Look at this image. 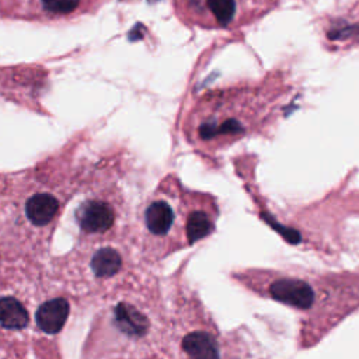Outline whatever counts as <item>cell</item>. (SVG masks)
I'll list each match as a JSON object with an SVG mask.
<instances>
[{
	"label": "cell",
	"mask_w": 359,
	"mask_h": 359,
	"mask_svg": "<svg viewBox=\"0 0 359 359\" xmlns=\"http://www.w3.org/2000/svg\"><path fill=\"white\" fill-rule=\"evenodd\" d=\"M48 266L77 306L94 303L144 268L137 259L132 233L112 238L74 240L72 248L52 257Z\"/></svg>",
	"instance_id": "277c9868"
},
{
	"label": "cell",
	"mask_w": 359,
	"mask_h": 359,
	"mask_svg": "<svg viewBox=\"0 0 359 359\" xmlns=\"http://www.w3.org/2000/svg\"><path fill=\"white\" fill-rule=\"evenodd\" d=\"M73 212L76 240L112 238L132 233V213L118 174L86 171Z\"/></svg>",
	"instance_id": "52a82bcc"
},
{
	"label": "cell",
	"mask_w": 359,
	"mask_h": 359,
	"mask_svg": "<svg viewBox=\"0 0 359 359\" xmlns=\"http://www.w3.org/2000/svg\"><path fill=\"white\" fill-rule=\"evenodd\" d=\"M84 172L49 161L0 178V258L49 262L53 233Z\"/></svg>",
	"instance_id": "7a4b0ae2"
},
{
	"label": "cell",
	"mask_w": 359,
	"mask_h": 359,
	"mask_svg": "<svg viewBox=\"0 0 359 359\" xmlns=\"http://www.w3.org/2000/svg\"><path fill=\"white\" fill-rule=\"evenodd\" d=\"M55 283L48 264L0 258V342L31 352L38 309Z\"/></svg>",
	"instance_id": "8992f818"
},
{
	"label": "cell",
	"mask_w": 359,
	"mask_h": 359,
	"mask_svg": "<svg viewBox=\"0 0 359 359\" xmlns=\"http://www.w3.org/2000/svg\"><path fill=\"white\" fill-rule=\"evenodd\" d=\"M28 355L25 349L0 342V359H28Z\"/></svg>",
	"instance_id": "8fae6325"
},
{
	"label": "cell",
	"mask_w": 359,
	"mask_h": 359,
	"mask_svg": "<svg viewBox=\"0 0 359 359\" xmlns=\"http://www.w3.org/2000/svg\"><path fill=\"white\" fill-rule=\"evenodd\" d=\"M217 216L210 194L187 187L175 172L167 174L132 213V238L140 265L150 268L209 237Z\"/></svg>",
	"instance_id": "3957f363"
},
{
	"label": "cell",
	"mask_w": 359,
	"mask_h": 359,
	"mask_svg": "<svg viewBox=\"0 0 359 359\" xmlns=\"http://www.w3.org/2000/svg\"><path fill=\"white\" fill-rule=\"evenodd\" d=\"M189 18H195L199 24L213 22L216 25H227L234 20L237 11L236 0H177Z\"/></svg>",
	"instance_id": "ba28073f"
},
{
	"label": "cell",
	"mask_w": 359,
	"mask_h": 359,
	"mask_svg": "<svg viewBox=\"0 0 359 359\" xmlns=\"http://www.w3.org/2000/svg\"><path fill=\"white\" fill-rule=\"evenodd\" d=\"M185 262L167 278L168 330L174 359H237L198 293L188 285Z\"/></svg>",
	"instance_id": "5b68a950"
},
{
	"label": "cell",
	"mask_w": 359,
	"mask_h": 359,
	"mask_svg": "<svg viewBox=\"0 0 359 359\" xmlns=\"http://www.w3.org/2000/svg\"><path fill=\"white\" fill-rule=\"evenodd\" d=\"M42 4L49 13L65 14L73 11L77 7L79 0H42Z\"/></svg>",
	"instance_id": "30bf717a"
},
{
	"label": "cell",
	"mask_w": 359,
	"mask_h": 359,
	"mask_svg": "<svg viewBox=\"0 0 359 359\" xmlns=\"http://www.w3.org/2000/svg\"><path fill=\"white\" fill-rule=\"evenodd\" d=\"M268 293L272 299L296 309H309L314 302L311 286L296 278H278L272 280L268 286Z\"/></svg>",
	"instance_id": "9c48e42d"
},
{
	"label": "cell",
	"mask_w": 359,
	"mask_h": 359,
	"mask_svg": "<svg viewBox=\"0 0 359 359\" xmlns=\"http://www.w3.org/2000/svg\"><path fill=\"white\" fill-rule=\"evenodd\" d=\"M79 359H174L167 299L143 268L95 300Z\"/></svg>",
	"instance_id": "6da1fadb"
}]
</instances>
